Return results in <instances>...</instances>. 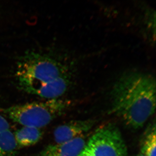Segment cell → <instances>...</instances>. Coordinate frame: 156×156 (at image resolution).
<instances>
[{
	"instance_id": "1",
	"label": "cell",
	"mask_w": 156,
	"mask_h": 156,
	"mask_svg": "<svg viewBox=\"0 0 156 156\" xmlns=\"http://www.w3.org/2000/svg\"><path fill=\"white\" fill-rule=\"evenodd\" d=\"M73 66L66 54L54 49L28 50L17 59L14 79L17 87L28 94L59 99L72 85Z\"/></svg>"
},
{
	"instance_id": "2",
	"label": "cell",
	"mask_w": 156,
	"mask_h": 156,
	"mask_svg": "<svg viewBox=\"0 0 156 156\" xmlns=\"http://www.w3.org/2000/svg\"><path fill=\"white\" fill-rule=\"evenodd\" d=\"M111 97L112 112L130 128H142L155 111V79L139 72L125 73L115 83Z\"/></svg>"
},
{
	"instance_id": "3",
	"label": "cell",
	"mask_w": 156,
	"mask_h": 156,
	"mask_svg": "<svg viewBox=\"0 0 156 156\" xmlns=\"http://www.w3.org/2000/svg\"><path fill=\"white\" fill-rule=\"evenodd\" d=\"M68 104L67 101L59 98L14 105L2 111L20 125L40 128L47 126L62 114Z\"/></svg>"
},
{
	"instance_id": "4",
	"label": "cell",
	"mask_w": 156,
	"mask_h": 156,
	"mask_svg": "<svg viewBox=\"0 0 156 156\" xmlns=\"http://www.w3.org/2000/svg\"><path fill=\"white\" fill-rule=\"evenodd\" d=\"M86 146L95 156H128L121 132L111 124L97 129Z\"/></svg>"
},
{
	"instance_id": "5",
	"label": "cell",
	"mask_w": 156,
	"mask_h": 156,
	"mask_svg": "<svg viewBox=\"0 0 156 156\" xmlns=\"http://www.w3.org/2000/svg\"><path fill=\"white\" fill-rule=\"evenodd\" d=\"M93 120H76L58 126L54 130L53 136L56 144L62 143L81 136L94 125Z\"/></svg>"
},
{
	"instance_id": "6",
	"label": "cell",
	"mask_w": 156,
	"mask_h": 156,
	"mask_svg": "<svg viewBox=\"0 0 156 156\" xmlns=\"http://www.w3.org/2000/svg\"><path fill=\"white\" fill-rule=\"evenodd\" d=\"M86 145L84 138L79 136L66 142L48 145L37 156H79Z\"/></svg>"
},
{
	"instance_id": "7",
	"label": "cell",
	"mask_w": 156,
	"mask_h": 156,
	"mask_svg": "<svg viewBox=\"0 0 156 156\" xmlns=\"http://www.w3.org/2000/svg\"><path fill=\"white\" fill-rule=\"evenodd\" d=\"M18 147H26L34 145L40 141L43 133L40 128L23 126L14 134Z\"/></svg>"
},
{
	"instance_id": "8",
	"label": "cell",
	"mask_w": 156,
	"mask_h": 156,
	"mask_svg": "<svg viewBox=\"0 0 156 156\" xmlns=\"http://www.w3.org/2000/svg\"><path fill=\"white\" fill-rule=\"evenodd\" d=\"M18 146L10 130L0 133V156H16Z\"/></svg>"
},
{
	"instance_id": "9",
	"label": "cell",
	"mask_w": 156,
	"mask_h": 156,
	"mask_svg": "<svg viewBox=\"0 0 156 156\" xmlns=\"http://www.w3.org/2000/svg\"><path fill=\"white\" fill-rule=\"evenodd\" d=\"M155 125L146 136L143 144L141 152L146 156H156V137Z\"/></svg>"
},
{
	"instance_id": "10",
	"label": "cell",
	"mask_w": 156,
	"mask_h": 156,
	"mask_svg": "<svg viewBox=\"0 0 156 156\" xmlns=\"http://www.w3.org/2000/svg\"><path fill=\"white\" fill-rule=\"evenodd\" d=\"M10 130V126L7 120L0 115V133Z\"/></svg>"
},
{
	"instance_id": "11",
	"label": "cell",
	"mask_w": 156,
	"mask_h": 156,
	"mask_svg": "<svg viewBox=\"0 0 156 156\" xmlns=\"http://www.w3.org/2000/svg\"><path fill=\"white\" fill-rule=\"evenodd\" d=\"M79 156H95L94 154L92 152V151L90 150L89 148L87 147V146L82 151V152L80 154Z\"/></svg>"
},
{
	"instance_id": "12",
	"label": "cell",
	"mask_w": 156,
	"mask_h": 156,
	"mask_svg": "<svg viewBox=\"0 0 156 156\" xmlns=\"http://www.w3.org/2000/svg\"><path fill=\"white\" fill-rule=\"evenodd\" d=\"M137 156H146L142 152H140L139 154H138V155Z\"/></svg>"
}]
</instances>
